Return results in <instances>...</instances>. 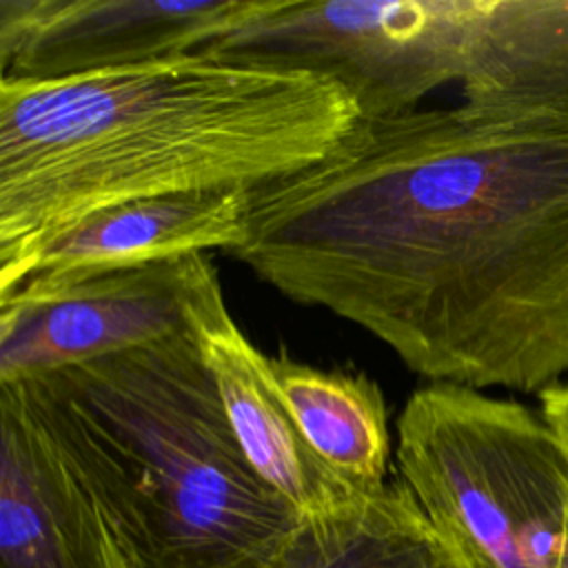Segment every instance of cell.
<instances>
[{"label":"cell","mask_w":568,"mask_h":568,"mask_svg":"<svg viewBox=\"0 0 568 568\" xmlns=\"http://www.w3.org/2000/svg\"><path fill=\"white\" fill-rule=\"evenodd\" d=\"M277 2L0 0V78L69 80L191 53Z\"/></svg>","instance_id":"7"},{"label":"cell","mask_w":568,"mask_h":568,"mask_svg":"<svg viewBox=\"0 0 568 568\" xmlns=\"http://www.w3.org/2000/svg\"><path fill=\"white\" fill-rule=\"evenodd\" d=\"M9 384L124 568H268L300 524L246 462L195 331Z\"/></svg>","instance_id":"3"},{"label":"cell","mask_w":568,"mask_h":568,"mask_svg":"<svg viewBox=\"0 0 568 568\" xmlns=\"http://www.w3.org/2000/svg\"><path fill=\"white\" fill-rule=\"evenodd\" d=\"M539 410L555 428L568 453V379L539 395Z\"/></svg>","instance_id":"13"},{"label":"cell","mask_w":568,"mask_h":568,"mask_svg":"<svg viewBox=\"0 0 568 568\" xmlns=\"http://www.w3.org/2000/svg\"><path fill=\"white\" fill-rule=\"evenodd\" d=\"M233 257L428 384L541 395L568 379V82L359 120L248 191Z\"/></svg>","instance_id":"1"},{"label":"cell","mask_w":568,"mask_h":568,"mask_svg":"<svg viewBox=\"0 0 568 568\" xmlns=\"http://www.w3.org/2000/svg\"><path fill=\"white\" fill-rule=\"evenodd\" d=\"M277 390L313 455L351 490L386 486L388 410L366 373L324 371L280 353L268 355Z\"/></svg>","instance_id":"12"},{"label":"cell","mask_w":568,"mask_h":568,"mask_svg":"<svg viewBox=\"0 0 568 568\" xmlns=\"http://www.w3.org/2000/svg\"><path fill=\"white\" fill-rule=\"evenodd\" d=\"M477 11L479 0H280L197 51L328 78L359 120H377L462 80Z\"/></svg>","instance_id":"5"},{"label":"cell","mask_w":568,"mask_h":568,"mask_svg":"<svg viewBox=\"0 0 568 568\" xmlns=\"http://www.w3.org/2000/svg\"><path fill=\"white\" fill-rule=\"evenodd\" d=\"M357 122L328 78L200 51L69 80L0 78V295L98 211L251 191L313 166Z\"/></svg>","instance_id":"2"},{"label":"cell","mask_w":568,"mask_h":568,"mask_svg":"<svg viewBox=\"0 0 568 568\" xmlns=\"http://www.w3.org/2000/svg\"><path fill=\"white\" fill-rule=\"evenodd\" d=\"M195 335L246 462L300 517L364 495L339 481L306 446L277 390L268 355L242 333L224 300L197 320Z\"/></svg>","instance_id":"10"},{"label":"cell","mask_w":568,"mask_h":568,"mask_svg":"<svg viewBox=\"0 0 568 568\" xmlns=\"http://www.w3.org/2000/svg\"><path fill=\"white\" fill-rule=\"evenodd\" d=\"M397 477L470 568H557L568 532V453L515 399L419 386L397 417Z\"/></svg>","instance_id":"4"},{"label":"cell","mask_w":568,"mask_h":568,"mask_svg":"<svg viewBox=\"0 0 568 568\" xmlns=\"http://www.w3.org/2000/svg\"><path fill=\"white\" fill-rule=\"evenodd\" d=\"M0 568H124L93 499L11 384H0Z\"/></svg>","instance_id":"8"},{"label":"cell","mask_w":568,"mask_h":568,"mask_svg":"<svg viewBox=\"0 0 568 568\" xmlns=\"http://www.w3.org/2000/svg\"><path fill=\"white\" fill-rule=\"evenodd\" d=\"M557 568H568V532H566V541H564V550H561V555H559Z\"/></svg>","instance_id":"14"},{"label":"cell","mask_w":568,"mask_h":568,"mask_svg":"<svg viewBox=\"0 0 568 568\" xmlns=\"http://www.w3.org/2000/svg\"><path fill=\"white\" fill-rule=\"evenodd\" d=\"M268 568H470L397 477L300 524Z\"/></svg>","instance_id":"11"},{"label":"cell","mask_w":568,"mask_h":568,"mask_svg":"<svg viewBox=\"0 0 568 568\" xmlns=\"http://www.w3.org/2000/svg\"><path fill=\"white\" fill-rule=\"evenodd\" d=\"M224 300L206 253L0 295V384L58 373L111 353L193 333Z\"/></svg>","instance_id":"6"},{"label":"cell","mask_w":568,"mask_h":568,"mask_svg":"<svg viewBox=\"0 0 568 568\" xmlns=\"http://www.w3.org/2000/svg\"><path fill=\"white\" fill-rule=\"evenodd\" d=\"M246 193L222 189L164 195L98 211L47 244L16 286H58L213 248L233 253L244 242Z\"/></svg>","instance_id":"9"}]
</instances>
